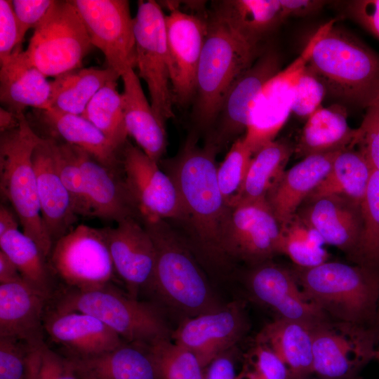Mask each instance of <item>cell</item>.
Here are the masks:
<instances>
[{
	"label": "cell",
	"mask_w": 379,
	"mask_h": 379,
	"mask_svg": "<svg viewBox=\"0 0 379 379\" xmlns=\"http://www.w3.org/2000/svg\"><path fill=\"white\" fill-rule=\"evenodd\" d=\"M216 150L199 147L190 137L177 156L159 165L175 183L180 197L183 236L201 265L210 271H223L231 265L222 248L230 207L220 191L215 164Z\"/></svg>",
	"instance_id": "obj_1"
},
{
	"label": "cell",
	"mask_w": 379,
	"mask_h": 379,
	"mask_svg": "<svg viewBox=\"0 0 379 379\" xmlns=\"http://www.w3.org/2000/svg\"><path fill=\"white\" fill-rule=\"evenodd\" d=\"M140 220L156 251L155 268L148 290L190 317L222 308L224 305L214 295L201 263L183 236L166 220L145 218Z\"/></svg>",
	"instance_id": "obj_2"
},
{
	"label": "cell",
	"mask_w": 379,
	"mask_h": 379,
	"mask_svg": "<svg viewBox=\"0 0 379 379\" xmlns=\"http://www.w3.org/2000/svg\"><path fill=\"white\" fill-rule=\"evenodd\" d=\"M306 68L326 95L343 102L366 109L379 95V55L334 20L315 43Z\"/></svg>",
	"instance_id": "obj_3"
},
{
	"label": "cell",
	"mask_w": 379,
	"mask_h": 379,
	"mask_svg": "<svg viewBox=\"0 0 379 379\" xmlns=\"http://www.w3.org/2000/svg\"><path fill=\"white\" fill-rule=\"evenodd\" d=\"M291 270L300 288L329 319L373 328L379 271L328 261L309 267L294 265Z\"/></svg>",
	"instance_id": "obj_4"
},
{
	"label": "cell",
	"mask_w": 379,
	"mask_h": 379,
	"mask_svg": "<svg viewBox=\"0 0 379 379\" xmlns=\"http://www.w3.org/2000/svg\"><path fill=\"white\" fill-rule=\"evenodd\" d=\"M260 53L259 46L248 41L214 11L207 18L194 96L198 128L211 131L230 88Z\"/></svg>",
	"instance_id": "obj_5"
},
{
	"label": "cell",
	"mask_w": 379,
	"mask_h": 379,
	"mask_svg": "<svg viewBox=\"0 0 379 379\" xmlns=\"http://www.w3.org/2000/svg\"><path fill=\"white\" fill-rule=\"evenodd\" d=\"M41 138L24 114L20 116L18 127L1 133L0 191L17 214L22 232L48 260L53 243L41 218L32 163L34 150Z\"/></svg>",
	"instance_id": "obj_6"
},
{
	"label": "cell",
	"mask_w": 379,
	"mask_h": 379,
	"mask_svg": "<svg viewBox=\"0 0 379 379\" xmlns=\"http://www.w3.org/2000/svg\"><path fill=\"white\" fill-rule=\"evenodd\" d=\"M53 309L92 315L126 342L139 345H147L171 335L157 307L124 293L112 283L84 291L65 288L58 295Z\"/></svg>",
	"instance_id": "obj_7"
},
{
	"label": "cell",
	"mask_w": 379,
	"mask_h": 379,
	"mask_svg": "<svg viewBox=\"0 0 379 379\" xmlns=\"http://www.w3.org/2000/svg\"><path fill=\"white\" fill-rule=\"evenodd\" d=\"M77 11L69 1H53L34 29L25 51L32 64L46 77L81 68L93 47Z\"/></svg>",
	"instance_id": "obj_8"
},
{
	"label": "cell",
	"mask_w": 379,
	"mask_h": 379,
	"mask_svg": "<svg viewBox=\"0 0 379 379\" xmlns=\"http://www.w3.org/2000/svg\"><path fill=\"white\" fill-rule=\"evenodd\" d=\"M65 288L91 290L110 284L115 270L101 229L79 225L56 241L48 258Z\"/></svg>",
	"instance_id": "obj_9"
},
{
	"label": "cell",
	"mask_w": 379,
	"mask_h": 379,
	"mask_svg": "<svg viewBox=\"0 0 379 379\" xmlns=\"http://www.w3.org/2000/svg\"><path fill=\"white\" fill-rule=\"evenodd\" d=\"M133 19L138 77L147 86L155 115L165 125L175 115L168 62L166 15L156 1H139Z\"/></svg>",
	"instance_id": "obj_10"
},
{
	"label": "cell",
	"mask_w": 379,
	"mask_h": 379,
	"mask_svg": "<svg viewBox=\"0 0 379 379\" xmlns=\"http://www.w3.org/2000/svg\"><path fill=\"white\" fill-rule=\"evenodd\" d=\"M375 330L326 319L313 325V371L321 379H351L360 376L375 359Z\"/></svg>",
	"instance_id": "obj_11"
},
{
	"label": "cell",
	"mask_w": 379,
	"mask_h": 379,
	"mask_svg": "<svg viewBox=\"0 0 379 379\" xmlns=\"http://www.w3.org/2000/svg\"><path fill=\"white\" fill-rule=\"evenodd\" d=\"M281 227L266 200L239 202L230 206L222 239L228 261L251 266L281 253Z\"/></svg>",
	"instance_id": "obj_12"
},
{
	"label": "cell",
	"mask_w": 379,
	"mask_h": 379,
	"mask_svg": "<svg viewBox=\"0 0 379 379\" xmlns=\"http://www.w3.org/2000/svg\"><path fill=\"white\" fill-rule=\"evenodd\" d=\"M91 44L120 77L136 67L134 19L126 0H72Z\"/></svg>",
	"instance_id": "obj_13"
},
{
	"label": "cell",
	"mask_w": 379,
	"mask_h": 379,
	"mask_svg": "<svg viewBox=\"0 0 379 379\" xmlns=\"http://www.w3.org/2000/svg\"><path fill=\"white\" fill-rule=\"evenodd\" d=\"M124 180L140 218L179 224L183 209L178 189L159 163L127 140L121 152Z\"/></svg>",
	"instance_id": "obj_14"
},
{
	"label": "cell",
	"mask_w": 379,
	"mask_h": 379,
	"mask_svg": "<svg viewBox=\"0 0 379 379\" xmlns=\"http://www.w3.org/2000/svg\"><path fill=\"white\" fill-rule=\"evenodd\" d=\"M328 22L321 26L301 53L285 69H281L262 87L256 97L249 116L244 138L253 154L265 144L272 141L291 112L293 93L312 48Z\"/></svg>",
	"instance_id": "obj_15"
},
{
	"label": "cell",
	"mask_w": 379,
	"mask_h": 379,
	"mask_svg": "<svg viewBox=\"0 0 379 379\" xmlns=\"http://www.w3.org/2000/svg\"><path fill=\"white\" fill-rule=\"evenodd\" d=\"M168 62L174 103L185 105L195 96L207 18L178 9L166 15Z\"/></svg>",
	"instance_id": "obj_16"
},
{
	"label": "cell",
	"mask_w": 379,
	"mask_h": 379,
	"mask_svg": "<svg viewBox=\"0 0 379 379\" xmlns=\"http://www.w3.org/2000/svg\"><path fill=\"white\" fill-rule=\"evenodd\" d=\"M280 68L279 53L269 49L261 52L228 91L218 117L219 121L216 120L208 133L206 145L213 147L218 152L234 138L243 133L245 134L256 97L265 84L281 70Z\"/></svg>",
	"instance_id": "obj_17"
},
{
	"label": "cell",
	"mask_w": 379,
	"mask_h": 379,
	"mask_svg": "<svg viewBox=\"0 0 379 379\" xmlns=\"http://www.w3.org/2000/svg\"><path fill=\"white\" fill-rule=\"evenodd\" d=\"M239 302L185 320L171 334L173 342L192 352L205 368L215 358L230 350L248 330Z\"/></svg>",
	"instance_id": "obj_18"
},
{
	"label": "cell",
	"mask_w": 379,
	"mask_h": 379,
	"mask_svg": "<svg viewBox=\"0 0 379 379\" xmlns=\"http://www.w3.org/2000/svg\"><path fill=\"white\" fill-rule=\"evenodd\" d=\"M115 273L125 284L128 294L138 298L140 290L149 289L152 281L156 251L152 239L140 218L129 217L114 227L101 228Z\"/></svg>",
	"instance_id": "obj_19"
},
{
	"label": "cell",
	"mask_w": 379,
	"mask_h": 379,
	"mask_svg": "<svg viewBox=\"0 0 379 379\" xmlns=\"http://www.w3.org/2000/svg\"><path fill=\"white\" fill-rule=\"evenodd\" d=\"M251 267L246 277L248 290L279 318L314 324L327 317L300 288L290 269L271 260Z\"/></svg>",
	"instance_id": "obj_20"
},
{
	"label": "cell",
	"mask_w": 379,
	"mask_h": 379,
	"mask_svg": "<svg viewBox=\"0 0 379 379\" xmlns=\"http://www.w3.org/2000/svg\"><path fill=\"white\" fill-rule=\"evenodd\" d=\"M313 227L325 244L354 261L362 229L361 204L338 194L307 199L295 213Z\"/></svg>",
	"instance_id": "obj_21"
},
{
	"label": "cell",
	"mask_w": 379,
	"mask_h": 379,
	"mask_svg": "<svg viewBox=\"0 0 379 379\" xmlns=\"http://www.w3.org/2000/svg\"><path fill=\"white\" fill-rule=\"evenodd\" d=\"M44 331L62 347L65 357L98 355L121 345L123 339L96 317L79 312L46 310Z\"/></svg>",
	"instance_id": "obj_22"
},
{
	"label": "cell",
	"mask_w": 379,
	"mask_h": 379,
	"mask_svg": "<svg viewBox=\"0 0 379 379\" xmlns=\"http://www.w3.org/2000/svg\"><path fill=\"white\" fill-rule=\"evenodd\" d=\"M32 163L41 218L54 244L73 229L78 215L55 168L48 138L42 137L35 147Z\"/></svg>",
	"instance_id": "obj_23"
},
{
	"label": "cell",
	"mask_w": 379,
	"mask_h": 379,
	"mask_svg": "<svg viewBox=\"0 0 379 379\" xmlns=\"http://www.w3.org/2000/svg\"><path fill=\"white\" fill-rule=\"evenodd\" d=\"M84 180L91 217L116 222L140 218L126 187L123 171H113L87 152L74 146Z\"/></svg>",
	"instance_id": "obj_24"
},
{
	"label": "cell",
	"mask_w": 379,
	"mask_h": 379,
	"mask_svg": "<svg viewBox=\"0 0 379 379\" xmlns=\"http://www.w3.org/2000/svg\"><path fill=\"white\" fill-rule=\"evenodd\" d=\"M48 300L24 281L0 284V337L41 347Z\"/></svg>",
	"instance_id": "obj_25"
},
{
	"label": "cell",
	"mask_w": 379,
	"mask_h": 379,
	"mask_svg": "<svg viewBox=\"0 0 379 379\" xmlns=\"http://www.w3.org/2000/svg\"><path fill=\"white\" fill-rule=\"evenodd\" d=\"M51 87L46 77L18 46L0 69V100L4 108L20 115L32 107L51 109Z\"/></svg>",
	"instance_id": "obj_26"
},
{
	"label": "cell",
	"mask_w": 379,
	"mask_h": 379,
	"mask_svg": "<svg viewBox=\"0 0 379 379\" xmlns=\"http://www.w3.org/2000/svg\"><path fill=\"white\" fill-rule=\"evenodd\" d=\"M339 152L310 155L285 170L266 197V201L281 225L295 214L327 175Z\"/></svg>",
	"instance_id": "obj_27"
},
{
	"label": "cell",
	"mask_w": 379,
	"mask_h": 379,
	"mask_svg": "<svg viewBox=\"0 0 379 379\" xmlns=\"http://www.w3.org/2000/svg\"><path fill=\"white\" fill-rule=\"evenodd\" d=\"M124 121L128 135L152 159L159 163L167 147L165 125L155 115L133 68L121 75Z\"/></svg>",
	"instance_id": "obj_28"
},
{
	"label": "cell",
	"mask_w": 379,
	"mask_h": 379,
	"mask_svg": "<svg viewBox=\"0 0 379 379\" xmlns=\"http://www.w3.org/2000/svg\"><path fill=\"white\" fill-rule=\"evenodd\" d=\"M279 318L265 325L255 343L272 350L288 368V379H307L313 371V325Z\"/></svg>",
	"instance_id": "obj_29"
},
{
	"label": "cell",
	"mask_w": 379,
	"mask_h": 379,
	"mask_svg": "<svg viewBox=\"0 0 379 379\" xmlns=\"http://www.w3.org/2000/svg\"><path fill=\"white\" fill-rule=\"evenodd\" d=\"M346 109L340 105L321 106L307 119L294 153L298 157L340 152L354 147L357 128L347 120Z\"/></svg>",
	"instance_id": "obj_30"
},
{
	"label": "cell",
	"mask_w": 379,
	"mask_h": 379,
	"mask_svg": "<svg viewBox=\"0 0 379 379\" xmlns=\"http://www.w3.org/2000/svg\"><path fill=\"white\" fill-rule=\"evenodd\" d=\"M67 358L79 379H157L145 348L134 343L124 342L93 357Z\"/></svg>",
	"instance_id": "obj_31"
},
{
	"label": "cell",
	"mask_w": 379,
	"mask_h": 379,
	"mask_svg": "<svg viewBox=\"0 0 379 379\" xmlns=\"http://www.w3.org/2000/svg\"><path fill=\"white\" fill-rule=\"evenodd\" d=\"M40 122L51 133L48 138L77 147L107 168L121 172V152L90 121L81 115L55 109L39 110Z\"/></svg>",
	"instance_id": "obj_32"
},
{
	"label": "cell",
	"mask_w": 379,
	"mask_h": 379,
	"mask_svg": "<svg viewBox=\"0 0 379 379\" xmlns=\"http://www.w3.org/2000/svg\"><path fill=\"white\" fill-rule=\"evenodd\" d=\"M293 153L294 146L283 139L260 147L253 154L241 190L230 206L239 202L266 200Z\"/></svg>",
	"instance_id": "obj_33"
},
{
	"label": "cell",
	"mask_w": 379,
	"mask_h": 379,
	"mask_svg": "<svg viewBox=\"0 0 379 379\" xmlns=\"http://www.w3.org/2000/svg\"><path fill=\"white\" fill-rule=\"evenodd\" d=\"M119 77L109 67H81L60 74L50 81L51 109L81 115L95 93Z\"/></svg>",
	"instance_id": "obj_34"
},
{
	"label": "cell",
	"mask_w": 379,
	"mask_h": 379,
	"mask_svg": "<svg viewBox=\"0 0 379 379\" xmlns=\"http://www.w3.org/2000/svg\"><path fill=\"white\" fill-rule=\"evenodd\" d=\"M213 11L257 46L266 34L286 20L280 0L223 1Z\"/></svg>",
	"instance_id": "obj_35"
},
{
	"label": "cell",
	"mask_w": 379,
	"mask_h": 379,
	"mask_svg": "<svg viewBox=\"0 0 379 379\" xmlns=\"http://www.w3.org/2000/svg\"><path fill=\"white\" fill-rule=\"evenodd\" d=\"M373 170L371 164L359 149L352 147L340 151L327 175L307 199L338 194L361 204Z\"/></svg>",
	"instance_id": "obj_36"
},
{
	"label": "cell",
	"mask_w": 379,
	"mask_h": 379,
	"mask_svg": "<svg viewBox=\"0 0 379 379\" xmlns=\"http://www.w3.org/2000/svg\"><path fill=\"white\" fill-rule=\"evenodd\" d=\"M0 250L15 263L23 281L48 299L53 297V275L37 244L18 230L0 237Z\"/></svg>",
	"instance_id": "obj_37"
},
{
	"label": "cell",
	"mask_w": 379,
	"mask_h": 379,
	"mask_svg": "<svg viewBox=\"0 0 379 379\" xmlns=\"http://www.w3.org/2000/svg\"><path fill=\"white\" fill-rule=\"evenodd\" d=\"M117 80L107 83L93 97L81 115L93 124L119 151L127 142L122 95Z\"/></svg>",
	"instance_id": "obj_38"
},
{
	"label": "cell",
	"mask_w": 379,
	"mask_h": 379,
	"mask_svg": "<svg viewBox=\"0 0 379 379\" xmlns=\"http://www.w3.org/2000/svg\"><path fill=\"white\" fill-rule=\"evenodd\" d=\"M281 227V253L288 255L295 265L309 267L326 261L323 239L296 213Z\"/></svg>",
	"instance_id": "obj_39"
},
{
	"label": "cell",
	"mask_w": 379,
	"mask_h": 379,
	"mask_svg": "<svg viewBox=\"0 0 379 379\" xmlns=\"http://www.w3.org/2000/svg\"><path fill=\"white\" fill-rule=\"evenodd\" d=\"M155 370L157 379H204V368L190 350L170 338L143 345Z\"/></svg>",
	"instance_id": "obj_40"
},
{
	"label": "cell",
	"mask_w": 379,
	"mask_h": 379,
	"mask_svg": "<svg viewBox=\"0 0 379 379\" xmlns=\"http://www.w3.org/2000/svg\"><path fill=\"white\" fill-rule=\"evenodd\" d=\"M361 212L363 229L354 262L379 271V171L374 168Z\"/></svg>",
	"instance_id": "obj_41"
},
{
	"label": "cell",
	"mask_w": 379,
	"mask_h": 379,
	"mask_svg": "<svg viewBox=\"0 0 379 379\" xmlns=\"http://www.w3.org/2000/svg\"><path fill=\"white\" fill-rule=\"evenodd\" d=\"M48 138L55 168L71 197L77 215L91 217L82 173L74 146Z\"/></svg>",
	"instance_id": "obj_42"
},
{
	"label": "cell",
	"mask_w": 379,
	"mask_h": 379,
	"mask_svg": "<svg viewBox=\"0 0 379 379\" xmlns=\"http://www.w3.org/2000/svg\"><path fill=\"white\" fill-rule=\"evenodd\" d=\"M253 154L252 149L242 135L234 140L224 160L217 167L218 185L228 206L241 190Z\"/></svg>",
	"instance_id": "obj_43"
},
{
	"label": "cell",
	"mask_w": 379,
	"mask_h": 379,
	"mask_svg": "<svg viewBox=\"0 0 379 379\" xmlns=\"http://www.w3.org/2000/svg\"><path fill=\"white\" fill-rule=\"evenodd\" d=\"M326 95V90L324 84L305 65L295 86L291 112L307 119L321 106Z\"/></svg>",
	"instance_id": "obj_44"
},
{
	"label": "cell",
	"mask_w": 379,
	"mask_h": 379,
	"mask_svg": "<svg viewBox=\"0 0 379 379\" xmlns=\"http://www.w3.org/2000/svg\"><path fill=\"white\" fill-rule=\"evenodd\" d=\"M36 349L25 343L0 337V379H27L29 355Z\"/></svg>",
	"instance_id": "obj_45"
},
{
	"label": "cell",
	"mask_w": 379,
	"mask_h": 379,
	"mask_svg": "<svg viewBox=\"0 0 379 379\" xmlns=\"http://www.w3.org/2000/svg\"><path fill=\"white\" fill-rule=\"evenodd\" d=\"M355 145L372 167L379 171V95L366 108L362 122L357 128Z\"/></svg>",
	"instance_id": "obj_46"
},
{
	"label": "cell",
	"mask_w": 379,
	"mask_h": 379,
	"mask_svg": "<svg viewBox=\"0 0 379 379\" xmlns=\"http://www.w3.org/2000/svg\"><path fill=\"white\" fill-rule=\"evenodd\" d=\"M22 39L11 1L0 0V63H5Z\"/></svg>",
	"instance_id": "obj_47"
},
{
	"label": "cell",
	"mask_w": 379,
	"mask_h": 379,
	"mask_svg": "<svg viewBox=\"0 0 379 379\" xmlns=\"http://www.w3.org/2000/svg\"><path fill=\"white\" fill-rule=\"evenodd\" d=\"M343 14L379 39V0L342 1Z\"/></svg>",
	"instance_id": "obj_48"
},
{
	"label": "cell",
	"mask_w": 379,
	"mask_h": 379,
	"mask_svg": "<svg viewBox=\"0 0 379 379\" xmlns=\"http://www.w3.org/2000/svg\"><path fill=\"white\" fill-rule=\"evenodd\" d=\"M250 367L268 379H288V368L279 357L264 345L255 343L249 357Z\"/></svg>",
	"instance_id": "obj_49"
},
{
	"label": "cell",
	"mask_w": 379,
	"mask_h": 379,
	"mask_svg": "<svg viewBox=\"0 0 379 379\" xmlns=\"http://www.w3.org/2000/svg\"><path fill=\"white\" fill-rule=\"evenodd\" d=\"M53 2L52 0L11 1L22 39L30 28L35 29L41 22Z\"/></svg>",
	"instance_id": "obj_50"
},
{
	"label": "cell",
	"mask_w": 379,
	"mask_h": 379,
	"mask_svg": "<svg viewBox=\"0 0 379 379\" xmlns=\"http://www.w3.org/2000/svg\"><path fill=\"white\" fill-rule=\"evenodd\" d=\"M38 379H79L68 359L50 349L46 343L41 350Z\"/></svg>",
	"instance_id": "obj_51"
},
{
	"label": "cell",
	"mask_w": 379,
	"mask_h": 379,
	"mask_svg": "<svg viewBox=\"0 0 379 379\" xmlns=\"http://www.w3.org/2000/svg\"><path fill=\"white\" fill-rule=\"evenodd\" d=\"M204 379H244L243 370L237 373L230 350L215 358L204 369Z\"/></svg>",
	"instance_id": "obj_52"
},
{
	"label": "cell",
	"mask_w": 379,
	"mask_h": 379,
	"mask_svg": "<svg viewBox=\"0 0 379 379\" xmlns=\"http://www.w3.org/2000/svg\"><path fill=\"white\" fill-rule=\"evenodd\" d=\"M286 19L305 17L319 11L327 3L319 0H280Z\"/></svg>",
	"instance_id": "obj_53"
},
{
	"label": "cell",
	"mask_w": 379,
	"mask_h": 379,
	"mask_svg": "<svg viewBox=\"0 0 379 379\" xmlns=\"http://www.w3.org/2000/svg\"><path fill=\"white\" fill-rule=\"evenodd\" d=\"M19 270L12 260L0 250V284L22 281Z\"/></svg>",
	"instance_id": "obj_54"
},
{
	"label": "cell",
	"mask_w": 379,
	"mask_h": 379,
	"mask_svg": "<svg viewBox=\"0 0 379 379\" xmlns=\"http://www.w3.org/2000/svg\"><path fill=\"white\" fill-rule=\"evenodd\" d=\"M19 218L13 208L1 204L0 206V237L5 233L18 230Z\"/></svg>",
	"instance_id": "obj_55"
},
{
	"label": "cell",
	"mask_w": 379,
	"mask_h": 379,
	"mask_svg": "<svg viewBox=\"0 0 379 379\" xmlns=\"http://www.w3.org/2000/svg\"><path fill=\"white\" fill-rule=\"evenodd\" d=\"M20 115H16L15 114L4 108H1V110H0L1 133L11 131L18 127L20 124Z\"/></svg>",
	"instance_id": "obj_56"
},
{
	"label": "cell",
	"mask_w": 379,
	"mask_h": 379,
	"mask_svg": "<svg viewBox=\"0 0 379 379\" xmlns=\"http://www.w3.org/2000/svg\"><path fill=\"white\" fill-rule=\"evenodd\" d=\"M41 347L33 350L29 355L27 379H38Z\"/></svg>",
	"instance_id": "obj_57"
},
{
	"label": "cell",
	"mask_w": 379,
	"mask_h": 379,
	"mask_svg": "<svg viewBox=\"0 0 379 379\" xmlns=\"http://www.w3.org/2000/svg\"><path fill=\"white\" fill-rule=\"evenodd\" d=\"M373 328L377 335H379V302H378V311H377V314H376Z\"/></svg>",
	"instance_id": "obj_58"
},
{
	"label": "cell",
	"mask_w": 379,
	"mask_h": 379,
	"mask_svg": "<svg viewBox=\"0 0 379 379\" xmlns=\"http://www.w3.org/2000/svg\"><path fill=\"white\" fill-rule=\"evenodd\" d=\"M375 359H376L379 363V335H378V341L375 349Z\"/></svg>",
	"instance_id": "obj_59"
},
{
	"label": "cell",
	"mask_w": 379,
	"mask_h": 379,
	"mask_svg": "<svg viewBox=\"0 0 379 379\" xmlns=\"http://www.w3.org/2000/svg\"><path fill=\"white\" fill-rule=\"evenodd\" d=\"M320 379H321V378H320ZM351 379H363V378L361 376H359V377L351 378Z\"/></svg>",
	"instance_id": "obj_60"
}]
</instances>
